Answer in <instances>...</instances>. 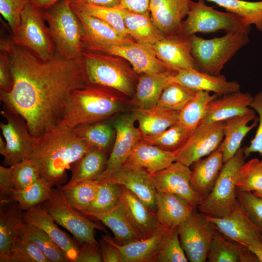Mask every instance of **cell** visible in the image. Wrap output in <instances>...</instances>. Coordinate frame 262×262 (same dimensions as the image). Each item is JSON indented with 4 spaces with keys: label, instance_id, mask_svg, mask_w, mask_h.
<instances>
[{
    "label": "cell",
    "instance_id": "cell-5",
    "mask_svg": "<svg viewBox=\"0 0 262 262\" xmlns=\"http://www.w3.org/2000/svg\"><path fill=\"white\" fill-rule=\"evenodd\" d=\"M44 10L56 51L66 58L81 60L83 29L69 0H60Z\"/></svg>",
    "mask_w": 262,
    "mask_h": 262
},
{
    "label": "cell",
    "instance_id": "cell-27",
    "mask_svg": "<svg viewBox=\"0 0 262 262\" xmlns=\"http://www.w3.org/2000/svg\"><path fill=\"white\" fill-rule=\"evenodd\" d=\"M258 123L254 110L224 121V137L219 147L224 163L232 158L240 148L243 139Z\"/></svg>",
    "mask_w": 262,
    "mask_h": 262
},
{
    "label": "cell",
    "instance_id": "cell-53",
    "mask_svg": "<svg viewBox=\"0 0 262 262\" xmlns=\"http://www.w3.org/2000/svg\"><path fill=\"white\" fill-rule=\"evenodd\" d=\"M31 0H0V12L7 21L13 35L19 28L21 15Z\"/></svg>",
    "mask_w": 262,
    "mask_h": 262
},
{
    "label": "cell",
    "instance_id": "cell-34",
    "mask_svg": "<svg viewBox=\"0 0 262 262\" xmlns=\"http://www.w3.org/2000/svg\"><path fill=\"white\" fill-rule=\"evenodd\" d=\"M119 8L128 33L135 42L151 46L165 37L154 24L149 13H138Z\"/></svg>",
    "mask_w": 262,
    "mask_h": 262
},
{
    "label": "cell",
    "instance_id": "cell-10",
    "mask_svg": "<svg viewBox=\"0 0 262 262\" xmlns=\"http://www.w3.org/2000/svg\"><path fill=\"white\" fill-rule=\"evenodd\" d=\"M56 223L69 231L79 242L96 243L95 230L106 232L103 227L72 207L66 200L61 187L53 189L52 196L42 205Z\"/></svg>",
    "mask_w": 262,
    "mask_h": 262
},
{
    "label": "cell",
    "instance_id": "cell-30",
    "mask_svg": "<svg viewBox=\"0 0 262 262\" xmlns=\"http://www.w3.org/2000/svg\"><path fill=\"white\" fill-rule=\"evenodd\" d=\"M168 229L163 228L152 236L119 244L108 235L102 239L115 245L119 250L123 262H153L160 244Z\"/></svg>",
    "mask_w": 262,
    "mask_h": 262
},
{
    "label": "cell",
    "instance_id": "cell-18",
    "mask_svg": "<svg viewBox=\"0 0 262 262\" xmlns=\"http://www.w3.org/2000/svg\"><path fill=\"white\" fill-rule=\"evenodd\" d=\"M150 47L169 70L177 72L197 70L192 54L191 36L182 34L165 36Z\"/></svg>",
    "mask_w": 262,
    "mask_h": 262
},
{
    "label": "cell",
    "instance_id": "cell-35",
    "mask_svg": "<svg viewBox=\"0 0 262 262\" xmlns=\"http://www.w3.org/2000/svg\"><path fill=\"white\" fill-rule=\"evenodd\" d=\"M131 112L143 135L158 134L179 122V112L156 106L145 109L134 108Z\"/></svg>",
    "mask_w": 262,
    "mask_h": 262
},
{
    "label": "cell",
    "instance_id": "cell-8",
    "mask_svg": "<svg viewBox=\"0 0 262 262\" xmlns=\"http://www.w3.org/2000/svg\"><path fill=\"white\" fill-rule=\"evenodd\" d=\"M250 30L251 26L240 16L218 11L206 4L205 0H191L180 34L191 36L197 33H210L221 30L227 33Z\"/></svg>",
    "mask_w": 262,
    "mask_h": 262
},
{
    "label": "cell",
    "instance_id": "cell-56",
    "mask_svg": "<svg viewBox=\"0 0 262 262\" xmlns=\"http://www.w3.org/2000/svg\"><path fill=\"white\" fill-rule=\"evenodd\" d=\"M79 248L76 262H103L99 243H84Z\"/></svg>",
    "mask_w": 262,
    "mask_h": 262
},
{
    "label": "cell",
    "instance_id": "cell-49",
    "mask_svg": "<svg viewBox=\"0 0 262 262\" xmlns=\"http://www.w3.org/2000/svg\"><path fill=\"white\" fill-rule=\"evenodd\" d=\"M122 191V186L118 184H99L95 198L85 211L103 213L111 210L118 203Z\"/></svg>",
    "mask_w": 262,
    "mask_h": 262
},
{
    "label": "cell",
    "instance_id": "cell-33",
    "mask_svg": "<svg viewBox=\"0 0 262 262\" xmlns=\"http://www.w3.org/2000/svg\"><path fill=\"white\" fill-rule=\"evenodd\" d=\"M207 260L210 262H258L247 247L225 237L216 228L212 240Z\"/></svg>",
    "mask_w": 262,
    "mask_h": 262
},
{
    "label": "cell",
    "instance_id": "cell-28",
    "mask_svg": "<svg viewBox=\"0 0 262 262\" xmlns=\"http://www.w3.org/2000/svg\"><path fill=\"white\" fill-rule=\"evenodd\" d=\"M222 153L218 148L192 165L190 184L202 198H205L212 190L224 164Z\"/></svg>",
    "mask_w": 262,
    "mask_h": 262
},
{
    "label": "cell",
    "instance_id": "cell-46",
    "mask_svg": "<svg viewBox=\"0 0 262 262\" xmlns=\"http://www.w3.org/2000/svg\"><path fill=\"white\" fill-rule=\"evenodd\" d=\"M99 183L97 180H87L63 190L67 202L80 211H86L95 198Z\"/></svg>",
    "mask_w": 262,
    "mask_h": 262
},
{
    "label": "cell",
    "instance_id": "cell-31",
    "mask_svg": "<svg viewBox=\"0 0 262 262\" xmlns=\"http://www.w3.org/2000/svg\"><path fill=\"white\" fill-rule=\"evenodd\" d=\"M22 211L18 204L16 202H0V262H5L11 247L21 237L20 227L24 221Z\"/></svg>",
    "mask_w": 262,
    "mask_h": 262
},
{
    "label": "cell",
    "instance_id": "cell-21",
    "mask_svg": "<svg viewBox=\"0 0 262 262\" xmlns=\"http://www.w3.org/2000/svg\"><path fill=\"white\" fill-rule=\"evenodd\" d=\"M191 0H150L149 11L155 25L165 36L180 34Z\"/></svg>",
    "mask_w": 262,
    "mask_h": 262
},
{
    "label": "cell",
    "instance_id": "cell-2",
    "mask_svg": "<svg viewBox=\"0 0 262 262\" xmlns=\"http://www.w3.org/2000/svg\"><path fill=\"white\" fill-rule=\"evenodd\" d=\"M90 147L72 129L57 126L34 137L30 159L37 164L40 177L52 187L66 180V171L82 158Z\"/></svg>",
    "mask_w": 262,
    "mask_h": 262
},
{
    "label": "cell",
    "instance_id": "cell-61",
    "mask_svg": "<svg viewBox=\"0 0 262 262\" xmlns=\"http://www.w3.org/2000/svg\"><path fill=\"white\" fill-rule=\"evenodd\" d=\"M247 247L256 257L258 262H262V242L253 243Z\"/></svg>",
    "mask_w": 262,
    "mask_h": 262
},
{
    "label": "cell",
    "instance_id": "cell-13",
    "mask_svg": "<svg viewBox=\"0 0 262 262\" xmlns=\"http://www.w3.org/2000/svg\"><path fill=\"white\" fill-rule=\"evenodd\" d=\"M224 121L201 123L192 131L185 143L173 152L176 161L190 167L217 149L224 137Z\"/></svg>",
    "mask_w": 262,
    "mask_h": 262
},
{
    "label": "cell",
    "instance_id": "cell-57",
    "mask_svg": "<svg viewBox=\"0 0 262 262\" xmlns=\"http://www.w3.org/2000/svg\"><path fill=\"white\" fill-rule=\"evenodd\" d=\"M14 185L10 166H0V202L6 201L11 196Z\"/></svg>",
    "mask_w": 262,
    "mask_h": 262
},
{
    "label": "cell",
    "instance_id": "cell-16",
    "mask_svg": "<svg viewBox=\"0 0 262 262\" xmlns=\"http://www.w3.org/2000/svg\"><path fill=\"white\" fill-rule=\"evenodd\" d=\"M98 180L99 184L112 183L124 186L156 213L157 191L150 173L145 169L124 164L106 177Z\"/></svg>",
    "mask_w": 262,
    "mask_h": 262
},
{
    "label": "cell",
    "instance_id": "cell-22",
    "mask_svg": "<svg viewBox=\"0 0 262 262\" xmlns=\"http://www.w3.org/2000/svg\"><path fill=\"white\" fill-rule=\"evenodd\" d=\"M83 29L82 43L84 49L102 45H118L135 41L126 37L111 25L84 11L71 5Z\"/></svg>",
    "mask_w": 262,
    "mask_h": 262
},
{
    "label": "cell",
    "instance_id": "cell-50",
    "mask_svg": "<svg viewBox=\"0 0 262 262\" xmlns=\"http://www.w3.org/2000/svg\"><path fill=\"white\" fill-rule=\"evenodd\" d=\"M5 262H49L33 241L21 237L11 247Z\"/></svg>",
    "mask_w": 262,
    "mask_h": 262
},
{
    "label": "cell",
    "instance_id": "cell-26",
    "mask_svg": "<svg viewBox=\"0 0 262 262\" xmlns=\"http://www.w3.org/2000/svg\"><path fill=\"white\" fill-rule=\"evenodd\" d=\"M253 98L249 93L240 90L217 97L210 103L201 124L224 121L250 112L252 110L250 106Z\"/></svg>",
    "mask_w": 262,
    "mask_h": 262
},
{
    "label": "cell",
    "instance_id": "cell-37",
    "mask_svg": "<svg viewBox=\"0 0 262 262\" xmlns=\"http://www.w3.org/2000/svg\"><path fill=\"white\" fill-rule=\"evenodd\" d=\"M80 212L101 221L112 231L114 239L118 244H123L141 239L126 217L119 201L114 208L105 213Z\"/></svg>",
    "mask_w": 262,
    "mask_h": 262
},
{
    "label": "cell",
    "instance_id": "cell-58",
    "mask_svg": "<svg viewBox=\"0 0 262 262\" xmlns=\"http://www.w3.org/2000/svg\"><path fill=\"white\" fill-rule=\"evenodd\" d=\"M99 245L103 262H123L121 253L115 245L102 239Z\"/></svg>",
    "mask_w": 262,
    "mask_h": 262
},
{
    "label": "cell",
    "instance_id": "cell-20",
    "mask_svg": "<svg viewBox=\"0 0 262 262\" xmlns=\"http://www.w3.org/2000/svg\"><path fill=\"white\" fill-rule=\"evenodd\" d=\"M119 202L126 217L141 239L150 237L165 228L159 222L156 213L123 186Z\"/></svg>",
    "mask_w": 262,
    "mask_h": 262
},
{
    "label": "cell",
    "instance_id": "cell-11",
    "mask_svg": "<svg viewBox=\"0 0 262 262\" xmlns=\"http://www.w3.org/2000/svg\"><path fill=\"white\" fill-rule=\"evenodd\" d=\"M0 113L6 122H1L0 124L6 143L0 153L4 157L3 165L10 166L30 159L34 137L30 133L23 118L10 107L3 104V110Z\"/></svg>",
    "mask_w": 262,
    "mask_h": 262
},
{
    "label": "cell",
    "instance_id": "cell-17",
    "mask_svg": "<svg viewBox=\"0 0 262 262\" xmlns=\"http://www.w3.org/2000/svg\"><path fill=\"white\" fill-rule=\"evenodd\" d=\"M93 50L119 56L128 61L138 74L167 70L150 46L132 41L118 45H102L89 48Z\"/></svg>",
    "mask_w": 262,
    "mask_h": 262
},
{
    "label": "cell",
    "instance_id": "cell-3",
    "mask_svg": "<svg viewBox=\"0 0 262 262\" xmlns=\"http://www.w3.org/2000/svg\"><path fill=\"white\" fill-rule=\"evenodd\" d=\"M126 97L116 90L100 85L88 83L73 91L68 98L62 118L56 126L70 130L111 118L130 104Z\"/></svg>",
    "mask_w": 262,
    "mask_h": 262
},
{
    "label": "cell",
    "instance_id": "cell-45",
    "mask_svg": "<svg viewBox=\"0 0 262 262\" xmlns=\"http://www.w3.org/2000/svg\"><path fill=\"white\" fill-rule=\"evenodd\" d=\"M196 92L178 83L170 82L164 88L156 106L180 112L194 97Z\"/></svg>",
    "mask_w": 262,
    "mask_h": 262
},
{
    "label": "cell",
    "instance_id": "cell-48",
    "mask_svg": "<svg viewBox=\"0 0 262 262\" xmlns=\"http://www.w3.org/2000/svg\"><path fill=\"white\" fill-rule=\"evenodd\" d=\"M182 247L178 227L168 229L163 237L153 262H187Z\"/></svg>",
    "mask_w": 262,
    "mask_h": 262
},
{
    "label": "cell",
    "instance_id": "cell-41",
    "mask_svg": "<svg viewBox=\"0 0 262 262\" xmlns=\"http://www.w3.org/2000/svg\"><path fill=\"white\" fill-rule=\"evenodd\" d=\"M217 97L206 91L196 92L194 97L179 112V122L194 130L202 122L211 102Z\"/></svg>",
    "mask_w": 262,
    "mask_h": 262
},
{
    "label": "cell",
    "instance_id": "cell-55",
    "mask_svg": "<svg viewBox=\"0 0 262 262\" xmlns=\"http://www.w3.org/2000/svg\"><path fill=\"white\" fill-rule=\"evenodd\" d=\"M10 58L8 53L0 50V92L9 93L13 87Z\"/></svg>",
    "mask_w": 262,
    "mask_h": 262
},
{
    "label": "cell",
    "instance_id": "cell-43",
    "mask_svg": "<svg viewBox=\"0 0 262 262\" xmlns=\"http://www.w3.org/2000/svg\"><path fill=\"white\" fill-rule=\"evenodd\" d=\"M192 131L178 122L158 134L151 135L142 134L141 140L164 150L174 152L185 143Z\"/></svg>",
    "mask_w": 262,
    "mask_h": 262
},
{
    "label": "cell",
    "instance_id": "cell-51",
    "mask_svg": "<svg viewBox=\"0 0 262 262\" xmlns=\"http://www.w3.org/2000/svg\"><path fill=\"white\" fill-rule=\"evenodd\" d=\"M14 189L25 188L40 178L38 167L32 159H27L10 166Z\"/></svg>",
    "mask_w": 262,
    "mask_h": 262
},
{
    "label": "cell",
    "instance_id": "cell-38",
    "mask_svg": "<svg viewBox=\"0 0 262 262\" xmlns=\"http://www.w3.org/2000/svg\"><path fill=\"white\" fill-rule=\"evenodd\" d=\"M72 130L90 147L98 148L106 153L110 147L115 134L111 122L108 120L79 125Z\"/></svg>",
    "mask_w": 262,
    "mask_h": 262
},
{
    "label": "cell",
    "instance_id": "cell-39",
    "mask_svg": "<svg viewBox=\"0 0 262 262\" xmlns=\"http://www.w3.org/2000/svg\"><path fill=\"white\" fill-rule=\"evenodd\" d=\"M52 187L49 183L40 178L25 188L14 189L6 201L16 202L23 211H26L50 198L53 192Z\"/></svg>",
    "mask_w": 262,
    "mask_h": 262
},
{
    "label": "cell",
    "instance_id": "cell-44",
    "mask_svg": "<svg viewBox=\"0 0 262 262\" xmlns=\"http://www.w3.org/2000/svg\"><path fill=\"white\" fill-rule=\"evenodd\" d=\"M70 5L101 19L123 36L131 38L126 28L121 10L118 7H108L84 2L71 3Z\"/></svg>",
    "mask_w": 262,
    "mask_h": 262
},
{
    "label": "cell",
    "instance_id": "cell-59",
    "mask_svg": "<svg viewBox=\"0 0 262 262\" xmlns=\"http://www.w3.org/2000/svg\"><path fill=\"white\" fill-rule=\"evenodd\" d=\"M150 0H121L119 8L138 13H149Z\"/></svg>",
    "mask_w": 262,
    "mask_h": 262
},
{
    "label": "cell",
    "instance_id": "cell-9",
    "mask_svg": "<svg viewBox=\"0 0 262 262\" xmlns=\"http://www.w3.org/2000/svg\"><path fill=\"white\" fill-rule=\"evenodd\" d=\"M42 9L33 7L30 2L23 10L16 33L12 37L14 44L39 59L47 60L53 57L56 49L49 27L45 23Z\"/></svg>",
    "mask_w": 262,
    "mask_h": 262
},
{
    "label": "cell",
    "instance_id": "cell-29",
    "mask_svg": "<svg viewBox=\"0 0 262 262\" xmlns=\"http://www.w3.org/2000/svg\"><path fill=\"white\" fill-rule=\"evenodd\" d=\"M156 202L157 219L168 229L178 227L196 209L181 197L166 192L157 191Z\"/></svg>",
    "mask_w": 262,
    "mask_h": 262
},
{
    "label": "cell",
    "instance_id": "cell-4",
    "mask_svg": "<svg viewBox=\"0 0 262 262\" xmlns=\"http://www.w3.org/2000/svg\"><path fill=\"white\" fill-rule=\"evenodd\" d=\"M82 61L88 83L105 86L132 98L138 74L128 61L116 55L85 49Z\"/></svg>",
    "mask_w": 262,
    "mask_h": 262
},
{
    "label": "cell",
    "instance_id": "cell-12",
    "mask_svg": "<svg viewBox=\"0 0 262 262\" xmlns=\"http://www.w3.org/2000/svg\"><path fill=\"white\" fill-rule=\"evenodd\" d=\"M215 230V225L197 209L178 227L180 244L188 261H206Z\"/></svg>",
    "mask_w": 262,
    "mask_h": 262
},
{
    "label": "cell",
    "instance_id": "cell-52",
    "mask_svg": "<svg viewBox=\"0 0 262 262\" xmlns=\"http://www.w3.org/2000/svg\"><path fill=\"white\" fill-rule=\"evenodd\" d=\"M237 201L248 219L262 232V197L236 189Z\"/></svg>",
    "mask_w": 262,
    "mask_h": 262
},
{
    "label": "cell",
    "instance_id": "cell-23",
    "mask_svg": "<svg viewBox=\"0 0 262 262\" xmlns=\"http://www.w3.org/2000/svg\"><path fill=\"white\" fill-rule=\"evenodd\" d=\"M170 82L178 83L196 92H213L218 97L240 90L237 82L228 81L224 75L214 76L195 69L176 72Z\"/></svg>",
    "mask_w": 262,
    "mask_h": 262
},
{
    "label": "cell",
    "instance_id": "cell-24",
    "mask_svg": "<svg viewBox=\"0 0 262 262\" xmlns=\"http://www.w3.org/2000/svg\"><path fill=\"white\" fill-rule=\"evenodd\" d=\"M23 218L25 222L43 230L63 251L68 262H76L79 247L58 227L54 220L41 204L23 212Z\"/></svg>",
    "mask_w": 262,
    "mask_h": 262
},
{
    "label": "cell",
    "instance_id": "cell-14",
    "mask_svg": "<svg viewBox=\"0 0 262 262\" xmlns=\"http://www.w3.org/2000/svg\"><path fill=\"white\" fill-rule=\"evenodd\" d=\"M133 113L123 114L111 122L115 131V140L103 172L97 180L106 177L120 167L128 160L136 145L142 140V133L136 128Z\"/></svg>",
    "mask_w": 262,
    "mask_h": 262
},
{
    "label": "cell",
    "instance_id": "cell-62",
    "mask_svg": "<svg viewBox=\"0 0 262 262\" xmlns=\"http://www.w3.org/2000/svg\"><path fill=\"white\" fill-rule=\"evenodd\" d=\"M60 0H31L30 4L34 7L45 9Z\"/></svg>",
    "mask_w": 262,
    "mask_h": 262
},
{
    "label": "cell",
    "instance_id": "cell-63",
    "mask_svg": "<svg viewBox=\"0 0 262 262\" xmlns=\"http://www.w3.org/2000/svg\"><path fill=\"white\" fill-rule=\"evenodd\" d=\"M253 193H254L257 196L262 197V192H255Z\"/></svg>",
    "mask_w": 262,
    "mask_h": 262
},
{
    "label": "cell",
    "instance_id": "cell-60",
    "mask_svg": "<svg viewBox=\"0 0 262 262\" xmlns=\"http://www.w3.org/2000/svg\"><path fill=\"white\" fill-rule=\"evenodd\" d=\"M70 3L84 2L108 7L118 6L121 0H68Z\"/></svg>",
    "mask_w": 262,
    "mask_h": 262
},
{
    "label": "cell",
    "instance_id": "cell-36",
    "mask_svg": "<svg viewBox=\"0 0 262 262\" xmlns=\"http://www.w3.org/2000/svg\"><path fill=\"white\" fill-rule=\"evenodd\" d=\"M106 152L90 147L79 161L74 164L71 177L63 190L72 188L82 181L97 180L104 170L108 160Z\"/></svg>",
    "mask_w": 262,
    "mask_h": 262
},
{
    "label": "cell",
    "instance_id": "cell-42",
    "mask_svg": "<svg viewBox=\"0 0 262 262\" xmlns=\"http://www.w3.org/2000/svg\"><path fill=\"white\" fill-rule=\"evenodd\" d=\"M241 17L248 25L262 32V0H206Z\"/></svg>",
    "mask_w": 262,
    "mask_h": 262
},
{
    "label": "cell",
    "instance_id": "cell-15",
    "mask_svg": "<svg viewBox=\"0 0 262 262\" xmlns=\"http://www.w3.org/2000/svg\"><path fill=\"white\" fill-rule=\"evenodd\" d=\"M191 173L190 167L175 161L150 177L156 191L174 194L196 209L203 200L191 186Z\"/></svg>",
    "mask_w": 262,
    "mask_h": 262
},
{
    "label": "cell",
    "instance_id": "cell-7",
    "mask_svg": "<svg viewBox=\"0 0 262 262\" xmlns=\"http://www.w3.org/2000/svg\"><path fill=\"white\" fill-rule=\"evenodd\" d=\"M243 148L225 162L210 193L197 207L199 212L211 217H222L229 214L237 203L236 178L245 162Z\"/></svg>",
    "mask_w": 262,
    "mask_h": 262
},
{
    "label": "cell",
    "instance_id": "cell-54",
    "mask_svg": "<svg viewBox=\"0 0 262 262\" xmlns=\"http://www.w3.org/2000/svg\"><path fill=\"white\" fill-rule=\"evenodd\" d=\"M250 107L258 115V126L249 145L243 147V151L246 158L252 153H258L262 157V91L253 97Z\"/></svg>",
    "mask_w": 262,
    "mask_h": 262
},
{
    "label": "cell",
    "instance_id": "cell-19",
    "mask_svg": "<svg viewBox=\"0 0 262 262\" xmlns=\"http://www.w3.org/2000/svg\"><path fill=\"white\" fill-rule=\"evenodd\" d=\"M206 216L229 240L246 247L254 242H262V232L248 219L237 201L232 211L225 216Z\"/></svg>",
    "mask_w": 262,
    "mask_h": 262
},
{
    "label": "cell",
    "instance_id": "cell-25",
    "mask_svg": "<svg viewBox=\"0 0 262 262\" xmlns=\"http://www.w3.org/2000/svg\"><path fill=\"white\" fill-rule=\"evenodd\" d=\"M176 72L167 70L140 74L134 93L130 100V105L134 108L142 109L156 106L164 88Z\"/></svg>",
    "mask_w": 262,
    "mask_h": 262
},
{
    "label": "cell",
    "instance_id": "cell-47",
    "mask_svg": "<svg viewBox=\"0 0 262 262\" xmlns=\"http://www.w3.org/2000/svg\"><path fill=\"white\" fill-rule=\"evenodd\" d=\"M236 189L251 192L262 191V160L253 158L242 164L237 174Z\"/></svg>",
    "mask_w": 262,
    "mask_h": 262
},
{
    "label": "cell",
    "instance_id": "cell-6",
    "mask_svg": "<svg viewBox=\"0 0 262 262\" xmlns=\"http://www.w3.org/2000/svg\"><path fill=\"white\" fill-rule=\"evenodd\" d=\"M250 31L227 32L220 37L204 39L191 36L192 54L197 70L218 76L225 65L249 41Z\"/></svg>",
    "mask_w": 262,
    "mask_h": 262
},
{
    "label": "cell",
    "instance_id": "cell-40",
    "mask_svg": "<svg viewBox=\"0 0 262 262\" xmlns=\"http://www.w3.org/2000/svg\"><path fill=\"white\" fill-rule=\"evenodd\" d=\"M21 237L34 242L49 262H68L61 248L42 229L24 221L20 227Z\"/></svg>",
    "mask_w": 262,
    "mask_h": 262
},
{
    "label": "cell",
    "instance_id": "cell-1",
    "mask_svg": "<svg viewBox=\"0 0 262 262\" xmlns=\"http://www.w3.org/2000/svg\"><path fill=\"white\" fill-rule=\"evenodd\" d=\"M0 47L9 54L13 82L9 93L0 92V100L38 137L58 125L72 92L88 83L82 59H68L56 51L51 59L42 60L12 38L1 39Z\"/></svg>",
    "mask_w": 262,
    "mask_h": 262
},
{
    "label": "cell",
    "instance_id": "cell-32",
    "mask_svg": "<svg viewBox=\"0 0 262 262\" xmlns=\"http://www.w3.org/2000/svg\"><path fill=\"white\" fill-rule=\"evenodd\" d=\"M175 161L173 152L164 150L141 140L124 164L140 167L153 174L166 168Z\"/></svg>",
    "mask_w": 262,
    "mask_h": 262
}]
</instances>
